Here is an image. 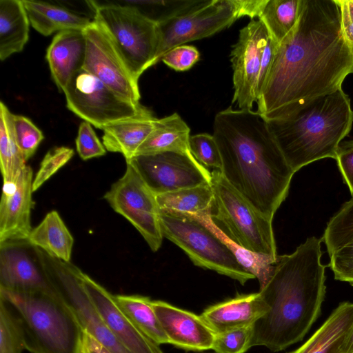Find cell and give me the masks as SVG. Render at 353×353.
I'll return each instance as SVG.
<instances>
[{"mask_svg":"<svg viewBox=\"0 0 353 353\" xmlns=\"http://www.w3.org/2000/svg\"><path fill=\"white\" fill-rule=\"evenodd\" d=\"M212 135L225 179L259 212L273 220L295 173L266 121L252 110L230 106L214 119Z\"/></svg>","mask_w":353,"mask_h":353,"instance_id":"cell-2","label":"cell"},{"mask_svg":"<svg viewBox=\"0 0 353 353\" xmlns=\"http://www.w3.org/2000/svg\"><path fill=\"white\" fill-rule=\"evenodd\" d=\"M156 199L159 209L194 215L212 210L214 194L210 183L156 194Z\"/></svg>","mask_w":353,"mask_h":353,"instance_id":"cell-32","label":"cell"},{"mask_svg":"<svg viewBox=\"0 0 353 353\" xmlns=\"http://www.w3.org/2000/svg\"><path fill=\"white\" fill-rule=\"evenodd\" d=\"M22 322L31 353H84L85 331L59 295L0 289Z\"/></svg>","mask_w":353,"mask_h":353,"instance_id":"cell-5","label":"cell"},{"mask_svg":"<svg viewBox=\"0 0 353 353\" xmlns=\"http://www.w3.org/2000/svg\"><path fill=\"white\" fill-rule=\"evenodd\" d=\"M211 216L233 241L255 252L276 257L272 221L256 210L219 170L211 172Z\"/></svg>","mask_w":353,"mask_h":353,"instance_id":"cell-6","label":"cell"},{"mask_svg":"<svg viewBox=\"0 0 353 353\" xmlns=\"http://www.w3.org/2000/svg\"><path fill=\"white\" fill-rule=\"evenodd\" d=\"M335 159L353 197V140L341 141L339 143Z\"/></svg>","mask_w":353,"mask_h":353,"instance_id":"cell-43","label":"cell"},{"mask_svg":"<svg viewBox=\"0 0 353 353\" xmlns=\"http://www.w3.org/2000/svg\"><path fill=\"white\" fill-rule=\"evenodd\" d=\"M84 353H111L104 346L85 332Z\"/></svg>","mask_w":353,"mask_h":353,"instance_id":"cell-46","label":"cell"},{"mask_svg":"<svg viewBox=\"0 0 353 353\" xmlns=\"http://www.w3.org/2000/svg\"><path fill=\"white\" fill-rule=\"evenodd\" d=\"M85 54L86 38L83 30H64L54 37L46 58L59 92H63L72 77L83 69Z\"/></svg>","mask_w":353,"mask_h":353,"instance_id":"cell-21","label":"cell"},{"mask_svg":"<svg viewBox=\"0 0 353 353\" xmlns=\"http://www.w3.org/2000/svg\"><path fill=\"white\" fill-rule=\"evenodd\" d=\"M341 353H353V323L345 339Z\"/></svg>","mask_w":353,"mask_h":353,"instance_id":"cell-47","label":"cell"},{"mask_svg":"<svg viewBox=\"0 0 353 353\" xmlns=\"http://www.w3.org/2000/svg\"><path fill=\"white\" fill-rule=\"evenodd\" d=\"M33 172L27 165L13 185H4L0 203V244L28 241L32 232Z\"/></svg>","mask_w":353,"mask_h":353,"instance_id":"cell-18","label":"cell"},{"mask_svg":"<svg viewBox=\"0 0 353 353\" xmlns=\"http://www.w3.org/2000/svg\"><path fill=\"white\" fill-rule=\"evenodd\" d=\"M63 93L70 111L101 130L111 123L152 112L140 102L118 94L83 69L72 77Z\"/></svg>","mask_w":353,"mask_h":353,"instance_id":"cell-9","label":"cell"},{"mask_svg":"<svg viewBox=\"0 0 353 353\" xmlns=\"http://www.w3.org/2000/svg\"><path fill=\"white\" fill-rule=\"evenodd\" d=\"M77 151L83 160H88L105 154L106 149L97 136L92 125L82 121L76 139Z\"/></svg>","mask_w":353,"mask_h":353,"instance_id":"cell-40","label":"cell"},{"mask_svg":"<svg viewBox=\"0 0 353 353\" xmlns=\"http://www.w3.org/2000/svg\"><path fill=\"white\" fill-rule=\"evenodd\" d=\"M353 74V45L341 30L336 0H302L292 31L277 46L257 100L266 121L341 88Z\"/></svg>","mask_w":353,"mask_h":353,"instance_id":"cell-1","label":"cell"},{"mask_svg":"<svg viewBox=\"0 0 353 353\" xmlns=\"http://www.w3.org/2000/svg\"><path fill=\"white\" fill-rule=\"evenodd\" d=\"M270 35L264 24L252 19L239 31L230 57L233 70L232 103L240 110H252L258 100V79L263 48Z\"/></svg>","mask_w":353,"mask_h":353,"instance_id":"cell-15","label":"cell"},{"mask_svg":"<svg viewBox=\"0 0 353 353\" xmlns=\"http://www.w3.org/2000/svg\"><path fill=\"white\" fill-rule=\"evenodd\" d=\"M234 12L239 19L243 17H249L254 19L259 18L266 0H229Z\"/></svg>","mask_w":353,"mask_h":353,"instance_id":"cell-44","label":"cell"},{"mask_svg":"<svg viewBox=\"0 0 353 353\" xmlns=\"http://www.w3.org/2000/svg\"><path fill=\"white\" fill-rule=\"evenodd\" d=\"M82 285L99 314L130 353H163L159 345L141 332L117 305L114 295L79 270Z\"/></svg>","mask_w":353,"mask_h":353,"instance_id":"cell-17","label":"cell"},{"mask_svg":"<svg viewBox=\"0 0 353 353\" xmlns=\"http://www.w3.org/2000/svg\"><path fill=\"white\" fill-rule=\"evenodd\" d=\"M41 255L51 283L83 330L111 353H130L106 325L86 293L79 276L80 269L41 250Z\"/></svg>","mask_w":353,"mask_h":353,"instance_id":"cell-10","label":"cell"},{"mask_svg":"<svg viewBox=\"0 0 353 353\" xmlns=\"http://www.w3.org/2000/svg\"><path fill=\"white\" fill-rule=\"evenodd\" d=\"M152 307L170 344L189 351L212 350L215 334L200 315L163 301H152Z\"/></svg>","mask_w":353,"mask_h":353,"instance_id":"cell-19","label":"cell"},{"mask_svg":"<svg viewBox=\"0 0 353 353\" xmlns=\"http://www.w3.org/2000/svg\"><path fill=\"white\" fill-rule=\"evenodd\" d=\"M26 349L21 319L14 309L0 298V353H21Z\"/></svg>","mask_w":353,"mask_h":353,"instance_id":"cell-34","label":"cell"},{"mask_svg":"<svg viewBox=\"0 0 353 353\" xmlns=\"http://www.w3.org/2000/svg\"><path fill=\"white\" fill-rule=\"evenodd\" d=\"M189 144L192 154L200 163L221 170V157L212 134L199 133L191 135Z\"/></svg>","mask_w":353,"mask_h":353,"instance_id":"cell-38","label":"cell"},{"mask_svg":"<svg viewBox=\"0 0 353 353\" xmlns=\"http://www.w3.org/2000/svg\"><path fill=\"white\" fill-rule=\"evenodd\" d=\"M156 119L150 112L111 123L102 129V143L106 150L130 160L154 129Z\"/></svg>","mask_w":353,"mask_h":353,"instance_id":"cell-22","label":"cell"},{"mask_svg":"<svg viewBox=\"0 0 353 353\" xmlns=\"http://www.w3.org/2000/svg\"><path fill=\"white\" fill-rule=\"evenodd\" d=\"M94 20L108 33L134 77L154 65L157 46V23L137 7L119 4L99 5L90 1Z\"/></svg>","mask_w":353,"mask_h":353,"instance_id":"cell-8","label":"cell"},{"mask_svg":"<svg viewBox=\"0 0 353 353\" xmlns=\"http://www.w3.org/2000/svg\"><path fill=\"white\" fill-rule=\"evenodd\" d=\"M237 19L229 0H201L185 12L157 24L158 46L154 65L174 47L210 37Z\"/></svg>","mask_w":353,"mask_h":353,"instance_id":"cell-12","label":"cell"},{"mask_svg":"<svg viewBox=\"0 0 353 353\" xmlns=\"http://www.w3.org/2000/svg\"><path fill=\"white\" fill-rule=\"evenodd\" d=\"M199 57L200 54L194 46L181 45L167 52L161 61L176 71H185L191 68Z\"/></svg>","mask_w":353,"mask_h":353,"instance_id":"cell-42","label":"cell"},{"mask_svg":"<svg viewBox=\"0 0 353 353\" xmlns=\"http://www.w3.org/2000/svg\"><path fill=\"white\" fill-rule=\"evenodd\" d=\"M114 299L122 312L146 336L159 345L170 344L149 297L117 294L114 295Z\"/></svg>","mask_w":353,"mask_h":353,"instance_id":"cell-29","label":"cell"},{"mask_svg":"<svg viewBox=\"0 0 353 353\" xmlns=\"http://www.w3.org/2000/svg\"><path fill=\"white\" fill-rule=\"evenodd\" d=\"M0 164L4 185L14 184L27 165L14 134L13 114L0 103Z\"/></svg>","mask_w":353,"mask_h":353,"instance_id":"cell-30","label":"cell"},{"mask_svg":"<svg viewBox=\"0 0 353 353\" xmlns=\"http://www.w3.org/2000/svg\"><path fill=\"white\" fill-rule=\"evenodd\" d=\"M201 0H157L130 1L157 24L172 19L198 4Z\"/></svg>","mask_w":353,"mask_h":353,"instance_id":"cell-35","label":"cell"},{"mask_svg":"<svg viewBox=\"0 0 353 353\" xmlns=\"http://www.w3.org/2000/svg\"><path fill=\"white\" fill-rule=\"evenodd\" d=\"M190 133V128L177 113L156 119L154 129L139 146L134 156L165 152L192 155L189 144Z\"/></svg>","mask_w":353,"mask_h":353,"instance_id":"cell-24","label":"cell"},{"mask_svg":"<svg viewBox=\"0 0 353 353\" xmlns=\"http://www.w3.org/2000/svg\"><path fill=\"white\" fill-rule=\"evenodd\" d=\"M13 130L17 143L27 161L44 139L43 132L29 118L14 114Z\"/></svg>","mask_w":353,"mask_h":353,"instance_id":"cell-36","label":"cell"},{"mask_svg":"<svg viewBox=\"0 0 353 353\" xmlns=\"http://www.w3.org/2000/svg\"><path fill=\"white\" fill-rule=\"evenodd\" d=\"M327 265L334 279L353 285V239L330 255Z\"/></svg>","mask_w":353,"mask_h":353,"instance_id":"cell-41","label":"cell"},{"mask_svg":"<svg viewBox=\"0 0 353 353\" xmlns=\"http://www.w3.org/2000/svg\"><path fill=\"white\" fill-rule=\"evenodd\" d=\"M86 54L83 69L121 97L139 102L138 81L106 31L96 21L84 30Z\"/></svg>","mask_w":353,"mask_h":353,"instance_id":"cell-14","label":"cell"},{"mask_svg":"<svg viewBox=\"0 0 353 353\" xmlns=\"http://www.w3.org/2000/svg\"><path fill=\"white\" fill-rule=\"evenodd\" d=\"M74 150L65 147H55L50 150L41 162L33 179V192L37 190L46 181L65 165L74 156Z\"/></svg>","mask_w":353,"mask_h":353,"instance_id":"cell-39","label":"cell"},{"mask_svg":"<svg viewBox=\"0 0 353 353\" xmlns=\"http://www.w3.org/2000/svg\"><path fill=\"white\" fill-rule=\"evenodd\" d=\"M352 323L353 303L341 302L302 345L289 353H341Z\"/></svg>","mask_w":353,"mask_h":353,"instance_id":"cell-23","label":"cell"},{"mask_svg":"<svg viewBox=\"0 0 353 353\" xmlns=\"http://www.w3.org/2000/svg\"><path fill=\"white\" fill-rule=\"evenodd\" d=\"M22 1L30 25L44 36L64 30H84L92 22L61 6L43 1Z\"/></svg>","mask_w":353,"mask_h":353,"instance_id":"cell-25","label":"cell"},{"mask_svg":"<svg viewBox=\"0 0 353 353\" xmlns=\"http://www.w3.org/2000/svg\"><path fill=\"white\" fill-rule=\"evenodd\" d=\"M29 18L22 0L0 1V59L21 52L29 39Z\"/></svg>","mask_w":353,"mask_h":353,"instance_id":"cell-26","label":"cell"},{"mask_svg":"<svg viewBox=\"0 0 353 353\" xmlns=\"http://www.w3.org/2000/svg\"><path fill=\"white\" fill-rule=\"evenodd\" d=\"M253 325L215 334V353H245L251 347Z\"/></svg>","mask_w":353,"mask_h":353,"instance_id":"cell-37","label":"cell"},{"mask_svg":"<svg viewBox=\"0 0 353 353\" xmlns=\"http://www.w3.org/2000/svg\"><path fill=\"white\" fill-rule=\"evenodd\" d=\"M211 211L192 215L204 226L217 236L230 250L239 263L259 281L260 289L263 288L273 272L277 257L255 252L239 245L230 239L216 224L211 216Z\"/></svg>","mask_w":353,"mask_h":353,"instance_id":"cell-27","label":"cell"},{"mask_svg":"<svg viewBox=\"0 0 353 353\" xmlns=\"http://www.w3.org/2000/svg\"><path fill=\"white\" fill-rule=\"evenodd\" d=\"M159 219L163 236L181 248L195 265L214 270L242 285L255 279L226 245L192 215L159 209Z\"/></svg>","mask_w":353,"mask_h":353,"instance_id":"cell-7","label":"cell"},{"mask_svg":"<svg viewBox=\"0 0 353 353\" xmlns=\"http://www.w3.org/2000/svg\"><path fill=\"white\" fill-rule=\"evenodd\" d=\"M0 289L58 295L44 268L40 249L28 241L0 244Z\"/></svg>","mask_w":353,"mask_h":353,"instance_id":"cell-16","label":"cell"},{"mask_svg":"<svg viewBox=\"0 0 353 353\" xmlns=\"http://www.w3.org/2000/svg\"><path fill=\"white\" fill-rule=\"evenodd\" d=\"M321 241L311 236L293 253L278 256L259 292L269 310L253 324L252 347L282 351L301 341L321 314L326 293Z\"/></svg>","mask_w":353,"mask_h":353,"instance_id":"cell-3","label":"cell"},{"mask_svg":"<svg viewBox=\"0 0 353 353\" xmlns=\"http://www.w3.org/2000/svg\"><path fill=\"white\" fill-rule=\"evenodd\" d=\"M28 241L53 258L70 261L74 239L56 210L48 212L32 230Z\"/></svg>","mask_w":353,"mask_h":353,"instance_id":"cell-28","label":"cell"},{"mask_svg":"<svg viewBox=\"0 0 353 353\" xmlns=\"http://www.w3.org/2000/svg\"><path fill=\"white\" fill-rule=\"evenodd\" d=\"M269 310L259 292L236 296L205 308L200 314L215 334L253 325Z\"/></svg>","mask_w":353,"mask_h":353,"instance_id":"cell-20","label":"cell"},{"mask_svg":"<svg viewBox=\"0 0 353 353\" xmlns=\"http://www.w3.org/2000/svg\"><path fill=\"white\" fill-rule=\"evenodd\" d=\"M353 239V197L330 219L322 240L329 255Z\"/></svg>","mask_w":353,"mask_h":353,"instance_id":"cell-33","label":"cell"},{"mask_svg":"<svg viewBox=\"0 0 353 353\" xmlns=\"http://www.w3.org/2000/svg\"><path fill=\"white\" fill-rule=\"evenodd\" d=\"M339 7L341 26L345 39L353 45V0H336Z\"/></svg>","mask_w":353,"mask_h":353,"instance_id":"cell-45","label":"cell"},{"mask_svg":"<svg viewBox=\"0 0 353 353\" xmlns=\"http://www.w3.org/2000/svg\"><path fill=\"white\" fill-rule=\"evenodd\" d=\"M302 0H266L258 18L271 37L280 44L294 28L300 16Z\"/></svg>","mask_w":353,"mask_h":353,"instance_id":"cell-31","label":"cell"},{"mask_svg":"<svg viewBox=\"0 0 353 353\" xmlns=\"http://www.w3.org/2000/svg\"><path fill=\"white\" fill-rule=\"evenodd\" d=\"M103 197L117 213L139 231L153 252L160 248L163 236L156 194L130 162L126 161L123 175Z\"/></svg>","mask_w":353,"mask_h":353,"instance_id":"cell-11","label":"cell"},{"mask_svg":"<svg viewBox=\"0 0 353 353\" xmlns=\"http://www.w3.org/2000/svg\"><path fill=\"white\" fill-rule=\"evenodd\" d=\"M266 122L296 172L314 161L336 159L339 143L351 130L353 111L350 99L341 88L305 101L283 116Z\"/></svg>","mask_w":353,"mask_h":353,"instance_id":"cell-4","label":"cell"},{"mask_svg":"<svg viewBox=\"0 0 353 353\" xmlns=\"http://www.w3.org/2000/svg\"><path fill=\"white\" fill-rule=\"evenodd\" d=\"M125 161L136 168L155 194L211 183V172L192 155L165 152Z\"/></svg>","mask_w":353,"mask_h":353,"instance_id":"cell-13","label":"cell"}]
</instances>
